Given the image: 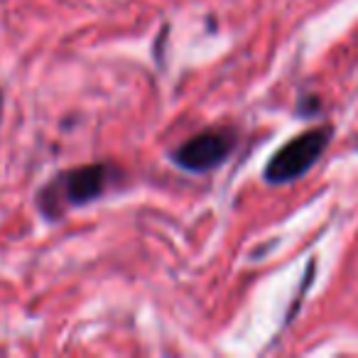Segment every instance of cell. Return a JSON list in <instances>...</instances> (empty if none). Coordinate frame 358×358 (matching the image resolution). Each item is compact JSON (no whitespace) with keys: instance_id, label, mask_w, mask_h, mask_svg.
Listing matches in <instances>:
<instances>
[{"instance_id":"obj_3","label":"cell","mask_w":358,"mask_h":358,"mask_svg":"<svg viewBox=\"0 0 358 358\" xmlns=\"http://www.w3.org/2000/svg\"><path fill=\"white\" fill-rule=\"evenodd\" d=\"M234 145L236 138L231 130H206V133L189 138L179 150H174L172 159L189 172H209L234 152Z\"/></svg>"},{"instance_id":"obj_4","label":"cell","mask_w":358,"mask_h":358,"mask_svg":"<svg viewBox=\"0 0 358 358\" xmlns=\"http://www.w3.org/2000/svg\"><path fill=\"white\" fill-rule=\"evenodd\" d=\"M0 108H3V103H0Z\"/></svg>"},{"instance_id":"obj_1","label":"cell","mask_w":358,"mask_h":358,"mask_svg":"<svg viewBox=\"0 0 358 358\" xmlns=\"http://www.w3.org/2000/svg\"><path fill=\"white\" fill-rule=\"evenodd\" d=\"M113 177L115 172L108 164H86V167L62 172L40 194V209L50 219H55V216L64 214L69 206L89 204L108 189Z\"/></svg>"},{"instance_id":"obj_2","label":"cell","mask_w":358,"mask_h":358,"mask_svg":"<svg viewBox=\"0 0 358 358\" xmlns=\"http://www.w3.org/2000/svg\"><path fill=\"white\" fill-rule=\"evenodd\" d=\"M331 133L334 130L329 125H322V128H312L292 138L270 157L268 167H265V179L273 185H285V182H292V179L307 174L324 155Z\"/></svg>"}]
</instances>
